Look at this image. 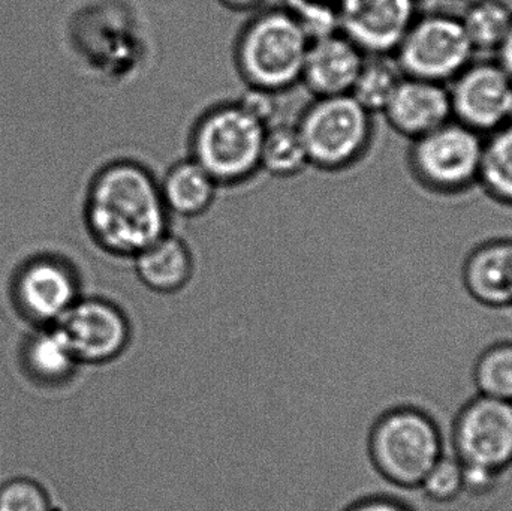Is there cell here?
<instances>
[{
    "instance_id": "30bf717a",
    "label": "cell",
    "mask_w": 512,
    "mask_h": 511,
    "mask_svg": "<svg viewBox=\"0 0 512 511\" xmlns=\"http://www.w3.org/2000/svg\"><path fill=\"white\" fill-rule=\"evenodd\" d=\"M53 326L62 333L80 365L116 359L131 336L125 312L105 296L78 299Z\"/></svg>"
},
{
    "instance_id": "ffe728a7",
    "label": "cell",
    "mask_w": 512,
    "mask_h": 511,
    "mask_svg": "<svg viewBox=\"0 0 512 511\" xmlns=\"http://www.w3.org/2000/svg\"><path fill=\"white\" fill-rule=\"evenodd\" d=\"M306 167L309 159L297 126L285 123L267 126L262 141L261 171L277 179H289Z\"/></svg>"
},
{
    "instance_id": "7c38bea8",
    "label": "cell",
    "mask_w": 512,
    "mask_h": 511,
    "mask_svg": "<svg viewBox=\"0 0 512 511\" xmlns=\"http://www.w3.org/2000/svg\"><path fill=\"white\" fill-rule=\"evenodd\" d=\"M382 114L397 134L418 140L453 120L447 84L403 75Z\"/></svg>"
},
{
    "instance_id": "f546056e",
    "label": "cell",
    "mask_w": 512,
    "mask_h": 511,
    "mask_svg": "<svg viewBox=\"0 0 512 511\" xmlns=\"http://www.w3.org/2000/svg\"><path fill=\"white\" fill-rule=\"evenodd\" d=\"M496 54H498L499 65L502 66V69L507 72L508 77L512 80V24Z\"/></svg>"
},
{
    "instance_id": "d4e9b609",
    "label": "cell",
    "mask_w": 512,
    "mask_h": 511,
    "mask_svg": "<svg viewBox=\"0 0 512 511\" xmlns=\"http://www.w3.org/2000/svg\"><path fill=\"white\" fill-rule=\"evenodd\" d=\"M285 8L294 15L310 41L340 32L337 3L331 0H285Z\"/></svg>"
},
{
    "instance_id": "9a60e30c",
    "label": "cell",
    "mask_w": 512,
    "mask_h": 511,
    "mask_svg": "<svg viewBox=\"0 0 512 511\" xmlns=\"http://www.w3.org/2000/svg\"><path fill=\"white\" fill-rule=\"evenodd\" d=\"M462 281L478 305L512 308V239L498 237L475 246L463 263Z\"/></svg>"
},
{
    "instance_id": "5bb4252c",
    "label": "cell",
    "mask_w": 512,
    "mask_h": 511,
    "mask_svg": "<svg viewBox=\"0 0 512 511\" xmlns=\"http://www.w3.org/2000/svg\"><path fill=\"white\" fill-rule=\"evenodd\" d=\"M17 299L29 317L56 323L80 299L74 272L57 260L32 261L18 275Z\"/></svg>"
},
{
    "instance_id": "8fae6325",
    "label": "cell",
    "mask_w": 512,
    "mask_h": 511,
    "mask_svg": "<svg viewBox=\"0 0 512 511\" xmlns=\"http://www.w3.org/2000/svg\"><path fill=\"white\" fill-rule=\"evenodd\" d=\"M339 29L367 56H390L417 18L415 0H337Z\"/></svg>"
},
{
    "instance_id": "e0dca14e",
    "label": "cell",
    "mask_w": 512,
    "mask_h": 511,
    "mask_svg": "<svg viewBox=\"0 0 512 511\" xmlns=\"http://www.w3.org/2000/svg\"><path fill=\"white\" fill-rule=\"evenodd\" d=\"M159 189L170 216L192 219L200 218L212 209L219 185L189 156L168 168L159 180Z\"/></svg>"
},
{
    "instance_id": "d6986e66",
    "label": "cell",
    "mask_w": 512,
    "mask_h": 511,
    "mask_svg": "<svg viewBox=\"0 0 512 511\" xmlns=\"http://www.w3.org/2000/svg\"><path fill=\"white\" fill-rule=\"evenodd\" d=\"M475 53H496L512 24V9L504 0H468L460 15Z\"/></svg>"
},
{
    "instance_id": "52a82bcc",
    "label": "cell",
    "mask_w": 512,
    "mask_h": 511,
    "mask_svg": "<svg viewBox=\"0 0 512 511\" xmlns=\"http://www.w3.org/2000/svg\"><path fill=\"white\" fill-rule=\"evenodd\" d=\"M474 54L460 17L433 12L415 18L393 56L406 77L447 84Z\"/></svg>"
},
{
    "instance_id": "2e32d148",
    "label": "cell",
    "mask_w": 512,
    "mask_h": 511,
    "mask_svg": "<svg viewBox=\"0 0 512 511\" xmlns=\"http://www.w3.org/2000/svg\"><path fill=\"white\" fill-rule=\"evenodd\" d=\"M135 279L156 294L185 290L195 279V260L185 240L165 233L132 258Z\"/></svg>"
},
{
    "instance_id": "9c48e42d",
    "label": "cell",
    "mask_w": 512,
    "mask_h": 511,
    "mask_svg": "<svg viewBox=\"0 0 512 511\" xmlns=\"http://www.w3.org/2000/svg\"><path fill=\"white\" fill-rule=\"evenodd\" d=\"M453 120L481 135L510 122L512 80L498 60H472L450 81Z\"/></svg>"
},
{
    "instance_id": "ac0fdd59",
    "label": "cell",
    "mask_w": 512,
    "mask_h": 511,
    "mask_svg": "<svg viewBox=\"0 0 512 511\" xmlns=\"http://www.w3.org/2000/svg\"><path fill=\"white\" fill-rule=\"evenodd\" d=\"M486 137L478 183L496 203L512 207V123Z\"/></svg>"
},
{
    "instance_id": "5b68a950",
    "label": "cell",
    "mask_w": 512,
    "mask_h": 511,
    "mask_svg": "<svg viewBox=\"0 0 512 511\" xmlns=\"http://www.w3.org/2000/svg\"><path fill=\"white\" fill-rule=\"evenodd\" d=\"M295 126L309 165L322 171L357 164L373 140V114L352 95L313 99Z\"/></svg>"
},
{
    "instance_id": "4316f807",
    "label": "cell",
    "mask_w": 512,
    "mask_h": 511,
    "mask_svg": "<svg viewBox=\"0 0 512 511\" xmlns=\"http://www.w3.org/2000/svg\"><path fill=\"white\" fill-rule=\"evenodd\" d=\"M277 96H279L277 93L268 92V90L248 87L237 104L259 120L262 125L270 126L277 114Z\"/></svg>"
},
{
    "instance_id": "277c9868",
    "label": "cell",
    "mask_w": 512,
    "mask_h": 511,
    "mask_svg": "<svg viewBox=\"0 0 512 511\" xmlns=\"http://www.w3.org/2000/svg\"><path fill=\"white\" fill-rule=\"evenodd\" d=\"M265 129L237 102L216 105L200 117L192 129L191 158L219 186L248 182L261 171Z\"/></svg>"
},
{
    "instance_id": "836d02e7",
    "label": "cell",
    "mask_w": 512,
    "mask_h": 511,
    "mask_svg": "<svg viewBox=\"0 0 512 511\" xmlns=\"http://www.w3.org/2000/svg\"><path fill=\"white\" fill-rule=\"evenodd\" d=\"M466 2H468V0H466Z\"/></svg>"
},
{
    "instance_id": "1f68e13d",
    "label": "cell",
    "mask_w": 512,
    "mask_h": 511,
    "mask_svg": "<svg viewBox=\"0 0 512 511\" xmlns=\"http://www.w3.org/2000/svg\"><path fill=\"white\" fill-rule=\"evenodd\" d=\"M510 122L512 123V101H511V107H510Z\"/></svg>"
},
{
    "instance_id": "484cf974",
    "label": "cell",
    "mask_w": 512,
    "mask_h": 511,
    "mask_svg": "<svg viewBox=\"0 0 512 511\" xmlns=\"http://www.w3.org/2000/svg\"><path fill=\"white\" fill-rule=\"evenodd\" d=\"M0 511H50V503L41 486L17 479L0 488Z\"/></svg>"
},
{
    "instance_id": "4fadbf2b",
    "label": "cell",
    "mask_w": 512,
    "mask_h": 511,
    "mask_svg": "<svg viewBox=\"0 0 512 511\" xmlns=\"http://www.w3.org/2000/svg\"><path fill=\"white\" fill-rule=\"evenodd\" d=\"M367 54L342 32L310 41L300 83L315 98L349 95Z\"/></svg>"
},
{
    "instance_id": "cb8c5ba5",
    "label": "cell",
    "mask_w": 512,
    "mask_h": 511,
    "mask_svg": "<svg viewBox=\"0 0 512 511\" xmlns=\"http://www.w3.org/2000/svg\"><path fill=\"white\" fill-rule=\"evenodd\" d=\"M418 491L435 504H450L463 495V464L454 455H444L430 468Z\"/></svg>"
},
{
    "instance_id": "603a6c76",
    "label": "cell",
    "mask_w": 512,
    "mask_h": 511,
    "mask_svg": "<svg viewBox=\"0 0 512 511\" xmlns=\"http://www.w3.org/2000/svg\"><path fill=\"white\" fill-rule=\"evenodd\" d=\"M477 395L512 404V341H499L478 354L472 369Z\"/></svg>"
},
{
    "instance_id": "44dd1931",
    "label": "cell",
    "mask_w": 512,
    "mask_h": 511,
    "mask_svg": "<svg viewBox=\"0 0 512 511\" xmlns=\"http://www.w3.org/2000/svg\"><path fill=\"white\" fill-rule=\"evenodd\" d=\"M402 78L403 72L393 54L367 56L349 95L354 96L370 114H382Z\"/></svg>"
},
{
    "instance_id": "8992f818",
    "label": "cell",
    "mask_w": 512,
    "mask_h": 511,
    "mask_svg": "<svg viewBox=\"0 0 512 511\" xmlns=\"http://www.w3.org/2000/svg\"><path fill=\"white\" fill-rule=\"evenodd\" d=\"M484 135L456 120L412 141L409 167L415 179L435 194L456 195L477 185Z\"/></svg>"
},
{
    "instance_id": "4dcf8cb0",
    "label": "cell",
    "mask_w": 512,
    "mask_h": 511,
    "mask_svg": "<svg viewBox=\"0 0 512 511\" xmlns=\"http://www.w3.org/2000/svg\"><path fill=\"white\" fill-rule=\"evenodd\" d=\"M222 6L236 12L254 11L264 3V0H218Z\"/></svg>"
},
{
    "instance_id": "ba28073f",
    "label": "cell",
    "mask_w": 512,
    "mask_h": 511,
    "mask_svg": "<svg viewBox=\"0 0 512 511\" xmlns=\"http://www.w3.org/2000/svg\"><path fill=\"white\" fill-rule=\"evenodd\" d=\"M451 455L463 465L504 474L512 467V404L477 395L469 399L451 426Z\"/></svg>"
},
{
    "instance_id": "3957f363",
    "label": "cell",
    "mask_w": 512,
    "mask_h": 511,
    "mask_svg": "<svg viewBox=\"0 0 512 511\" xmlns=\"http://www.w3.org/2000/svg\"><path fill=\"white\" fill-rule=\"evenodd\" d=\"M309 44L285 6L262 9L240 32L234 59L248 87L280 95L300 83Z\"/></svg>"
},
{
    "instance_id": "6da1fadb",
    "label": "cell",
    "mask_w": 512,
    "mask_h": 511,
    "mask_svg": "<svg viewBox=\"0 0 512 511\" xmlns=\"http://www.w3.org/2000/svg\"><path fill=\"white\" fill-rule=\"evenodd\" d=\"M86 221L99 248L119 258H134L170 231L159 180L132 161L113 162L96 174L87 195Z\"/></svg>"
},
{
    "instance_id": "d6a6232c",
    "label": "cell",
    "mask_w": 512,
    "mask_h": 511,
    "mask_svg": "<svg viewBox=\"0 0 512 511\" xmlns=\"http://www.w3.org/2000/svg\"><path fill=\"white\" fill-rule=\"evenodd\" d=\"M331 2H336L337 3V0H331Z\"/></svg>"
},
{
    "instance_id": "83f0119b",
    "label": "cell",
    "mask_w": 512,
    "mask_h": 511,
    "mask_svg": "<svg viewBox=\"0 0 512 511\" xmlns=\"http://www.w3.org/2000/svg\"><path fill=\"white\" fill-rule=\"evenodd\" d=\"M501 473L477 465H463V495L487 497L498 488Z\"/></svg>"
},
{
    "instance_id": "7402d4cb",
    "label": "cell",
    "mask_w": 512,
    "mask_h": 511,
    "mask_svg": "<svg viewBox=\"0 0 512 511\" xmlns=\"http://www.w3.org/2000/svg\"><path fill=\"white\" fill-rule=\"evenodd\" d=\"M26 360L36 377L54 383L69 380L80 368L68 342L54 326L29 342Z\"/></svg>"
},
{
    "instance_id": "f1b7e54d",
    "label": "cell",
    "mask_w": 512,
    "mask_h": 511,
    "mask_svg": "<svg viewBox=\"0 0 512 511\" xmlns=\"http://www.w3.org/2000/svg\"><path fill=\"white\" fill-rule=\"evenodd\" d=\"M346 511H418L405 494H384L364 498Z\"/></svg>"
},
{
    "instance_id": "7a4b0ae2",
    "label": "cell",
    "mask_w": 512,
    "mask_h": 511,
    "mask_svg": "<svg viewBox=\"0 0 512 511\" xmlns=\"http://www.w3.org/2000/svg\"><path fill=\"white\" fill-rule=\"evenodd\" d=\"M444 453L438 422L412 401L388 408L370 432V456L376 470L402 492L418 491Z\"/></svg>"
}]
</instances>
